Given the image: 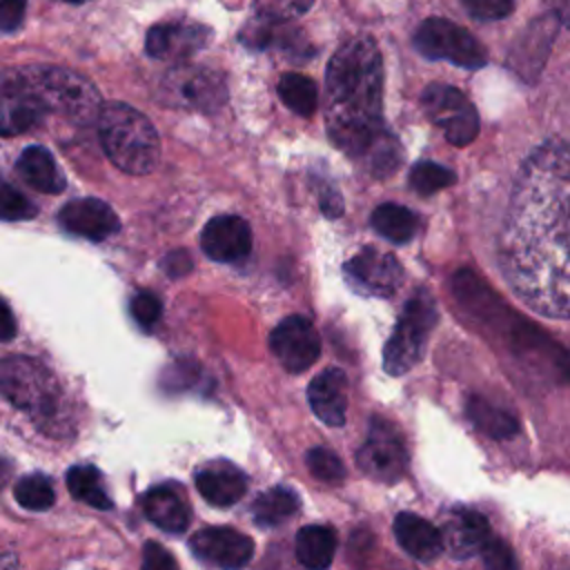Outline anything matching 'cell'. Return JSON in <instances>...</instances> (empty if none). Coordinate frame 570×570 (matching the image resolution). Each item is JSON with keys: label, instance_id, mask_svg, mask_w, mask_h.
Wrapping results in <instances>:
<instances>
[{"label": "cell", "instance_id": "f546056e", "mask_svg": "<svg viewBox=\"0 0 570 570\" xmlns=\"http://www.w3.org/2000/svg\"><path fill=\"white\" fill-rule=\"evenodd\" d=\"M468 416H470V421L481 430V432H485L488 436H492V439H508V436H512L514 432H517V419L510 414V412H505V410H501V407H494V405H490L488 401H483V399H476V396H472L470 401H468Z\"/></svg>", "mask_w": 570, "mask_h": 570}, {"label": "cell", "instance_id": "d590c367", "mask_svg": "<svg viewBox=\"0 0 570 570\" xmlns=\"http://www.w3.org/2000/svg\"><path fill=\"white\" fill-rule=\"evenodd\" d=\"M461 4L476 20H503L514 11V0H461Z\"/></svg>", "mask_w": 570, "mask_h": 570}, {"label": "cell", "instance_id": "4316f807", "mask_svg": "<svg viewBox=\"0 0 570 570\" xmlns=\"http://www.w3.org/2000/svg\"><path fill=\"white\" fill-rule=\"evenodd\" d=\"M298 497L285 485H274L261 492L252 503V517L261 528H272L289 519L298 510Z\"/></svg>", "mask_w": 570, "mask_h": 570}, {"label": "cell", "instance_id": "8d00e7d4", "mask_svg": "<svg viewBox=\"0 0 570 570\" xmlns=\"http://www.w3.org/2000/svg\"><path fill=\"white\" fill-rule=\"evenodd\" d=\"M314 0H263L258 4V13L274 20H292L312 9Z\"/></svg>", "mask_w": 570, "mask_h": 570}, {"label": "cell", "instance_id": "d6986e66", "mask_svg": "<svg viewBox=\"0 0 570 570\" xmlns=\"http://www.w3.org/2000/svg\"><path fill=\"white\" fill-rule=\"evenodd\" d=\"M145 517L160 530L169 534H180L191 521V508L187 503L185 490L176 483H158L140 497Z\"/></svg>", "mask_w": 570, "mask_h": 570}, {"label": "cell", "instance_id": "9c48e42d", "mask_svg": "<svg viewBox=\"0 0 570 570\" xmlns=\"http://www.w3.org/2000/svg\"><path fill=\"white\" fill-rule=\"evenodd\" d=\"M421 105L432 125L445 136L448 142L463 147L479 134V116L474 105L463 91L452 85L432 82L421 94Z\"/></svg>", "mask_w": 570, "mask_h": 570}, {"label": "cell", "instance_id": "8992f818", "mask_svg": "<svg viewBox=\"0 0 570 570\" xmlns=\"http://www.w3.org/2000/svg\"><path fill=\"white\" fill-rule=\"evenodd\" d=\"M436 323V305L430 292L416 289L403 305L399 321L383 347V370L392 376H401L412 370L423 350L430 330Z\"/></svg>", "mask_w": 570, "mask_h": 570}, {"label": "cell", "instance_id": "ab89813d", "mask_svg": "<svg viewBox=\"0 0 570 570\" xmlns=\"http://www.w3.org/2000/svg\"><path fill=\"white\" fill-rule=\"evenodd\" d=\"M27 0H2L0 2V29L2 33H11L20 27L24 18Z\"/></svg>", "mask_w": 570, "mask_h": 570}, {"label": "cell", "instance_id": "603a6c76", "mask_svg": "<svg viewBox=\"0 0 570 570\" xmlns=\"http://www.w3.org/2000/svg\"><path fill=\"white\" fill-rule=\"evenodd\" d=\"M394 537L399 546L421 563L434 561L445 546L443 532L414 512H401L394 519Z\"/></svg>", "mask_w": 570, "mask_h": 570}, {"label": "cell", "instance_id": "ba28073f", "mask_svg": "<svg viewBox=\"0 0 570 570\" xmlns=\"http://www.w3.org/2000/svg\"><path fill=\"white\" fill-rule=\"evenodd\" d=\"M414 49L430 60H448L463 69H481L488 60L481 42L445 18H428L419 24L412 38Z\"/></svg>", "mask_w": 570, "mask_h": 570}, {"label": "cell", "instance_id": "8fae6325", "mask_svg": "<svg viewBox=\"0 0 570 570\" xmlns=\"http://www.w3.org/2000/svg\"><path fill=\"white\" fill-rule=\"evenodd\" d=\"M343 274L350 287L365 296H392L403 283L399 258L379 247H363L343 265Z\"/></svg>", "mask_w": 570, "mask_h": 570}, {"label": "cell", "instance_id": "cb8c5ba5", "mask_svg": "<svg viewBox=\"0 0 570 570\" xmlns=\"http://www.w3.org/2000/svg\"><path fill=\"white\" fill-rule=\"evenodd\" d=\"M16 169L29 187L42 194H60L67 185L56 158L49 149L40 145L22 149V154L16 160Z\"/></svg>", "mask_w": 570, "mask_h": 570}, {"label": "cell", "instance_id": "60d3db41", "mask_svg": "<svg viewBox=\"0 0 570 570\" xmlns=\"http://www.w3.org/2000/svg\"><path fill=\"white\" fill-rule=\"evenodd\" d=\"M163 267L167 269L169 276H180L185 272L191 269V258L185 249H178V252H169L163 261Z\"/></svg>", "mask_w": 570, "mask_h": 570}, {"label": "cell", "instance_id": "e575fe53", "mask_svg": "<svg viewBox=\"0 0 570 570\" xmlns=\"http://www.w3.org/2000/svg\"><path fill=\"white\" fill-rule=\"evenodd\" d=\"M129 312L142 330H151L163 314V303L154 292L145 289V292L134 294V298L129 301Z\"/></svg>", "mask_w": 570, "mask_h": 570}, {"label": "cell", "instance_id": "83f0119b", "mask_svg": "<svg viewBox=\"0 0 570 570\" xmlns=\"http://www.w3.org/2000/svg\"><path fill=\"white\" fill-rule=\"evenodd\" d=\"M67 490L82 503L98 508V510H109L111 499L107 490L102 488V474L98 468L91 463H80L67 470Z\"/></svg>", "mask_w": 570, "mask_h": 570}, {"label": "cell", "instance_id": "9a60e30c", "mask_svg": "<svg viewBox=\"0 0 570 570\" xmlns=\"http://www.w3.org/2000/svg\"><path fill=\"white\" fill-rule=\"evenodd\" d=\"M189 548L200 561L218 568H243L254 554V541L240 530L225 525L198 530L189 539Z\"/></svg>", "mask_w": 570, "mask_h": 570}, {"label": "cell", "instance_id": "3957f363", "mask_svg": "<svg viewBox=\"0 0 570 570\" xmlns=\"http://www.w3.org/2000/svg\"><path fill=\"white\" fill-rule=\"evenodd\" d=\"M4 399L20 412H27L49 434H65L69 425L67 405L56 376L36 358L9 354L0 365Z\"/></svg>", "mask_w": 570, "mask_h": 570}, {"label": "cell", "instance_id": "277c9868", "mask_svg": "<svg viewBox=\"0 0 570 570\" xmlns=\"http://www.w3.org/2000/svg\"><path fill=\"white\" fill-rule=\"evenodd\" d=\"M98 138L107 158L127 174L142 176L158 165V131L151 120L131 105H102L98 116Z\"/></svg>", "mask_w": 570, "mask_h": 570}, {"label": "cell", "instance_id": "7a4b0ae2", "mask_svg": "<svg viewBox=\"0 0 570 570\" xmlns=\"http://www.w3.org/2000/svg\"><path fill=\"white\" fill-rule=\"evenodd\" d=\"M325 125L332 142L376 178L396 169L401 149L383 125V58L372 38L343 42L325 71Z\"/></svg>", "mask_w": 570, "mask_h": 570}, {"label": "cell", "instance_id": "f35d334b", "mask_svg": "<svg viewBox=\"0 0 570 570\" xmlns=\"http://www.w3.org/2000/svg\"><path fill=\"white\" fill-rule=\"evenodd\" d=\"M142 568H147V570L176 568V559L160 543L147 541L142 548Z\"/></svg>", "mask_w": 570, "mask_h": 570}, {"label": "cell", "instance_id": "ee69618b", "mask_svg": "<svg viewBox=\"0 0 570 570\" xmlns=\"http://www.w3.org/2000/svg\"><path fill=\"white\" fill-rule=\"evenodd\" d=\"M62 2H71V4H80V2H87V0H62Z\"/></svg>", "mask_w": 570, "mask_h": 570}, {"label": "cell", "instance_id": "ffe728a7", "mask_svg": "<svg viewBox=\"0 0 570 570\" xmlns=\"http://www.w3.org/2000/svg\"><path fill=\"white\" fill-rule=\"evenodd\" d=\"M194 483L200 497L218 508L234 505L247 490L245 472L229 461H209L194 472Z\"/></svg>", "mask_w": 570, "mask_h": 570}, {"label": "cell", "instance_id": "e0dca14e", "mask_svg": "<svg viewBox=\"0 0 570 570\" xmlns=\"http://www.w3.org/2000/svg\"><path fill=\"white\" fill-rule=\"evenodd\" d=\"M212 38L205 24L160 22L147 31L145 49L156 60H185L200 51Z\"/></svg>", "mask_w": 570, "mask_h": 570}, {"label": "cell", "instance_id": "74e56055", "mask_svg": "<svg viewBox=\"0 0 570 570\" xmlns=\"http://www.w3.org/2000/svg\"><path fill=\"white\" fill-rule=\"evenodd\" d=\"M481 557H483V563L488 568H499L501 570V568H514L517 566L510 548L503 541L494 539V537L488 541V546L483 548Z\"/></svg>", "mask_w": 570, "mask_h": 570}, {"label": "cell", "instance_id": "4dcf8cb0", "mask_svg": "<svg viewBox=\"0 0 570 570\" xmlns=\"http://www.w3.org/2000/svg\"><path fill=\"white\" fill-rule=\"evenodd\" d=\"M13 497L16 501L33 512H42L49 510L56 501V490L51 485V479L47 474H27L22 476L16 488H13Z\"/></svg>", "mask_w": 570, "mask_h": 570}, {"label": "cell", "instance_id": "d4e9b609", "mask_svg": "<svg viewBox=\"0 0 570 570\" xmlns=\"http://www.w3.org/2000/svg\"><path fill=\"white\" fill-rule=\"evenodd\" d=\"M336 552L334 530L327 525H305L296 534V559L305 568H327Z\"/></svg>", "mask_w": 570, "mask_h": 570}, {"label": "cell", "instance_id": "7402d4cb", "mask_svg": "<svg viewBox=\"0 0 570 570\" xmlns=\"http://www.w3.org/2000/svg\"><path fill=\"white\" fill-rule=\"evenodd\" d=\"M443 539L454 559H470L483 552L492 539V532L483 514L468 508H456L450 512L443 525Z\"/></svg>", "mask_w": 570, "mask_h": 570}, {"label": "cell", "instance_id": "5b68a950", "mask_svg": "<svg viewBox=\"0 0 570 570\" xmlns=\"http://www.w3.org/2000/svg\"><path fill=\"white\" fill-rule=\"evenodd\" d=\"M20 71L49 111H56L78 125H85L94 118L98 120L102 100L94 82L85 76L47 65L22 67Z\"/></svg>", "mask_w": 570, "mask_h": 570}, {"label": "cell", "instance_id": "6da1fadb", "mask_svg": "<svg viewBox=\"0 0 570 570\" xmlns=\"http://www.w3.org/2000/svg\"><path fill=\"white\" fill-rule=\"evenodd\" d=\"M499 265L528 307L570 318V145L546 142L521 165L499 236Z\"/></svg>", "mask_w": 570, "mask_h": 570}, {"label": "cell", "instance_id": "52a82bcc", "mask_svg": "<svg viewBox=\"0 0 570 570\" xmlns=\"http://www.w3.org/2000/svg\"><path fill=\"white\" fill-rule=\"evenodd\" d=\"M158 100L169 107L209 114L225 105L227 82L225 76L216 69L200 65H178L160 78Z\"/></svg>", "mask_w": 570, "mask_h": 570}, {"label": "cell", "instance_id": "7c38bea8", "mask_svg": "<svg viewBox=\"0 0 570 570\" xmlns=\"http://www.w3.org/2000/svg\"><path fill=\"white\" fill-rule=\"evenodd\" d=\"M269 350L292 374L309 370L321 354V336L305 316L283 318L269 334Z\"/></svg>", "mask_w": 570, "mask_h": 570}, {"label": "cell", "instance_id": "30bf717a", "mask_svg": "<svg viewBox=\"0 0 570 570\" xmlns=\"http://www.w3.org/2000/svg\"><path fill=\"white\" fill-rule=\"evenodd\" d=\"M356 465L374 481L381 483H396L407 472V448L396 430L394 423H390L383 416L370 419L367 439L354 454Z\"/></svg>", "mask_w": 570, "mask_h": 570}, {"label": "cell", "instance_id": "4fadbf2b", "mask_svg": "<svg viewBox=\"0 0 570 570\" xmlns=\"http://www.w3.org/2000/svg\"><path fill=\"white\" fill-rule=\"evenodd\" d=\"M238 38L247 49H276L289 60H307L314 56V47L301 29L289 27L287 20H274L263 13H256L252 20H247Z\"/></svg>", "mask_w": 570, "mask_h": 570}, {"label": "cell", "instance_id": "ac0fdd59", "mask_svg": "<svg viewBox=\"0 0 570 570\" xmlns=\"http://www.w3.org/2000/svg\"><path fill=\"white\" fill-rule=\"evenodd\" d=\"M58 223L65 232L89 238V240H105L120 229V220L116 212L100 198H76L69 200L60 214Z\"/></svg>", "mask_w": 570, "mask_h": 570}, {"label": "cell", "instance_id": "1f68e13d", "mask_svg": "<svg viewBox=\"0 0 570 570\" xmlns=\"http://www.w3.org/2000/svg\"><path fill=\"white\" fill-rule=\"evenodd\" d=\"M454 178L456 176L452 169H448L434 160H419L410 169V187L421 196H430V194L452 185Z\"/></svg>", "mask_w": 570, "mask_h": 570}, {"label": "cell", "instance_id": "f1b7e54d", "mask_svg": "<svg viewBox=\"0 0 570 570\" xmlns=\"http://www.w3.org/2000/svg\"><path fill=\"white\" fill-rule=\"evenodd\" d=\"M278 98L298 116H312L318 107L316 82L303 73H285L278 80Z\"/></svg>", "mask_w": 570, "mask_h": 570}, {"label": "cell", "instance_id": "7bdbcfd3", "mask_svg": "<svg viewBox=\"0 0 570 570\" xmlns=\"http://www.w3.org/2000/svg\"><path fill=\"white\" fill-rule=\"evenodd\" d=\"M2 314H4V330H2V338H4V341H11V336L16 334V327H13V316H11V307H9V303H2Z\"/></svg>", "mask_w": 570, "mask_h": 570}, {"label": "cell", "instance_id": "b9f144b4", "mask_svg": "<svg viewBox=\"0 0 570 570\" xmlns=\"http://www.w3.org/2000/svg\"><path fill=\"white\" fill-rule=\"evenodd\" d=\"M546 4L554 13V18L570 29V0H546Z\"/></svg>", "mask_w": 570, "mask_h": 570}, {"label": "cell", "instance_id": "836d02e7", "mask_svg": "<svg viewBox=\"0 0 570 570\" xmlns=\"http://www.w3.org/2000/svg\"><path fill=\"white\" fill-rule=\"evenodd\" d=\"M0 214L4 220H29L38 214V207L24 194H20L13 185L4 183L2 196H0Z\"/></svg>", "mask_w": 570, "mask_h": 570}, {"label": "cell", "instance_id": "484cf974", "mask_svg": "<svg viewBox=\"0 0 570 570\" xmlns=\"http://www.w3.org/2000/svg\"><path fill=\"white\" fill-rule=\"evenodd\" d=\"M372 227L392 243H407L414 238L419 229V216L405 205L399 203H383L370 216Z\"/></svg>", "mask_w": 570, "mask_h": 570}, {"label": "cell", "instance_id": "5bb4252c", "mask_svg": "<svg viewBox=\"0 0 570 570\" xmlns=\"http://www.w3.org/2000/svg\"><path fill=\"white\" fill-rule=\"evenodd\" d=\"M49 114L47 105L24 80L20 69H9L2 76V136H13L31 129Z\"/></svg>", "mask_w": 570, "mask_h": 570}, {"label": "cell", "instance_id": "44dd1931", "mask_svg": "<svg viewBox=\"0 0 570 570\" xmlns=\"http://www.w3.org/2000/svg\"><path fill=\"white\" fill-rule=\"evenodd\" d=\"M307 401L316 419L330 428H341L347 412V376L338 367H327L312 379Z\"/></svg>", "mask_w": 570, "mask_h": 570}, {"label": "cell", "instance_id": "d6a6232c", "mask_svg": "<svg viewBox=\"0 0 570 570\" xmlns=\"http://www.w3.org/2000/svg\"><path fill=\"white\" fill-rule=\"evenodd\" d=\"M305 463L309 468V472L325 483H338L345 476V468L343 461L327 448H309L305 452Z\"/></svg>", "mask_w": 570, "mask_h": 570}, {"label": "cell", "instance_id": "2e32d148", "mask_svg": "<svg viewBox=\"0 0 570 570\" xmlns=\"http://www.w3.org/2000/svg\"><path fill=\"white\" fill-rule=\"evenodd\" d=\"M200 249L218 263H240L252 249V229L236 214L214 216L200 232Z\"/></svg>", "mask_w": 570, "mask_h": 570}]
</instances>
